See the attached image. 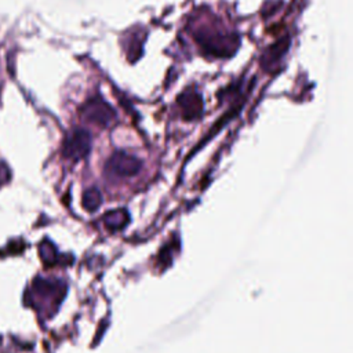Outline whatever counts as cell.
Segmentation results:
<instances>
[{
  "mask_svg": "<svg viewBox=\"0 0 353 353\" xmlns=\"http://www.w3.org/2000/svg\"><path fill=\"white\" fill-rule=\"evenodd\" d=\"M102 203L101 192L97 188H91L83 194V207L88 211H95Z\"/></svg>",
  "mask_w": 353,
  "mask_h": 353,
  "instance_id": "8",
  "label": "cell"
},
{
  "mask_svg": "<svg viewBox=\"0 0 353 353\" xmlns=\"http://www.w3.org/2000/svg\"><path fill=\"white\" fill-rule=\"evenodd\" d=\"M176 103L182 112V116L188 120H193L200 117L203 112V98L200 92L188 88L185 90L176 99Z\"/></svg>",
  "mask_w": 353,
  "mask_h": 353,
  "instance_id": "5",
  "label": "cell"
},
{
  "mask_svg": "<svg viewBox=\"0 0 353 353\" xmlns=\"http://www.w3.org/2000/svg\"><path fill=\"white\" fill-rule=\"evenodd\" d=\"M142 168V161L134 154L117 150L114 152L106 163V171L117 176H132L137 175Z\"/></svg>",
  "mask_w": 353,
  "mask_h": 353,
  "instance_id": "4",
  "label": "cell"
},
{
  "mask_svg": "<svg viewBox=\"0 0 353 353\" xmlns=\"http://www.w3.org/2000/svg\"><path fill=\"white\" fill-rule=\"evenodd\" d=\"M81 114L85 120L101 127H108L116 117L114 109L101 97H94L88 99L81 108Z\"/></svg>",
  "mask_w": 353,
  "mask_h": 353,
  "instance_id": "3",
  "label": "cell"
},
{
  "mask_svg": "<svg viewBox=\"0 0 353 353\" xmlns=\"http://www.w3.org/2000/svg\"><path fill=\"white\" fill-rule=\"evenodd\" d=\"M8 178V168L4 163H0V183H4Z\"/></svg>",
  "mask_w": 353,
  "mask_h": 353,
  "instance_id": "9",
  "label": "cell"
},
{
  "mask_svg": "<svg viewBox=\"0 0 353 353\" xmlns=\"http://www.w3.org/2000/svg\"><path fill=\"white\" fill-rule=\"evenodd\" d=\"M288 44H290V39H288V37H284V39H281L280 41H277L276 44H273L272 47H269L268 55L265 57L266 63H272V62L277 61L279 58H281V57L287 52Z\"/></svg>",
  "mask_w": 353,
  "mask_h": 353,
  "instance_id": "7",
  "label": "cell"
},
{
  "mask_svg": "<svg viewBox=\"0 0 353 353\" xmlns=\"http://www.w3.org/2000/svg\"><path fill=\"white\" fill-rule=\"evenodd\" d=\"M91 149V135L84 128H73L70 130L62 145V152L65 157L72 160L84 159Z\"/></svg>",
  "mask_w": 353,
  "mask_h": 353,
  "instance_id": "2",
  "label": "cell"
},
{
  "mask_svg": "<svg viewBox=\"0 0 353 353\" xmlns=\"http://www.w3.org/2000/svg\"><path fill=\"white\" fill-rule=\"evenodd\" d=\"M103 221L109 229H120L128 222V214L124 210L110 211L105 215Z\"/></svg>",
  "mask_w": 353,
  "mask_h": 353,
  "instance_id": "6",
  "label": "cell"
},
{
  "mask_svg": "<svg viewBox=\"0 0 353 353\" xmlns=\"http://www.w3.org/2000/svg\"><path fill=\"white\" fill-rule=\"evenodd\" d=\"M196 40L207 54L218 58H228L233 55L239 47V37L236 34L212 32L208 29H203L200 33H197Z\"/></svg>",
  "mask_w": 353,
  "mask_h": 353,
  "instance_id": "1",
  "label": "cell"
}]
</instances>
